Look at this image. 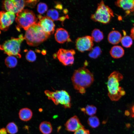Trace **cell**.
I'll list each match as a JSON object with an SVG mask.
<instances>
[{"mask_svg":"<svg viewBox=\"0 0 134 134\" xmlns=\"http://www.w3.org/2000/svg\"><path fill=\"white\" fill-rule=\"evenodd\" d=\"M26 58L28 61L33 62L36 60V56L35 52L32 50H30L27 53Z\"/></svg>","mask_w":134,"mask_h":134,"instance_id":"83f0119b","label":"cell"},{"mask_svg":"<svg viewBox=\"0 0 134 134\" xmlns=\"http://www.w3.org/2000/svg\"><path fill=\"white\" fill-rule=\"evenodd\" d=\"M121 33L116 31H113L109 34L107 39L108 42L112 44H116L121 41L122 38Z\"/></svg>","mask_w":134,"mask_h":134,"instance_id":"2e32d148","label":"cell"},{"mask_svg":"<svg viewBox=\"0 0 134 134\" xmlns=\"http://www.w3.org/2000/svg\"><path fill=\"white\" fill-rule=\"evenodd\" d=\"M130 111V117L132 118L134 117V105L131 107Z\"/></svg>","mask_w":134,"mask_h":134,"instance_id":"1f68e13d","label":"cell"},{"mask_svg":"<svg viewBox=\"0 0 134 134\" xmlns=\"http://www.w3.org/2000/svg\"><path fill=\"white\" fill-rule=\"evenodd\" d=\"M17 59L12 56H8L5 60L6 65L8 67L10 68L15 67L17 64Z\"/></svg>","mask_w":134,"mask_h":134,"instance_id":"7402d4cb","label":"cell"},{"mask_svg":"<svg viewBox=\"0 0 134 134\" xmlns=\"http://www.w3.org/2000/svg\"><path fill=\"white\" fill-rule=\"evenodd\" d=\"M110 53L112 57L118 59L123 57L124 54V51L121 46L115 45L113 46L110 51Z\"/></svg>","mask_w":134,"mask_h":134,"instance_id":"e0dca14e","label":"cell"},{"mask_svg":"<svg viewBox=\"0 0 134 134\" xmlns=\"http://www.w3.org/2000/svg\"><path fill=\"white\" fill-rule=\"evenodd\" d=\"M113 16L112 9L101 0L98 3L96 11L91 15V18L94 21L106 24L110 22Z\"/></svg>","mask_w":134,"mask_h":134,"instance_id":"52a82bcc","label":"cell"},{"mask_svg":"<svg viewBox=\"0 0 134 134\" xmlns=\"http://www.w3.org/2000/svg\"><path fill=\"white\" fill-rule=\"evenodd\" d=\"M37 17L39 21L38 24L44 31L49 35L53 34L54 31L55 25L53 21L47 16H43L39 15Z\"/></svg>","mask_w":134,"mask_h":134,"instance_id":"7c38bea8","label":"cell"},{"mask_svg":"<svg viewBox=\"0 0 134 134\" xmlns=\"http://www.w3.org/2000/svg\"><path fill=\"white\" fill-rule=\"evenodd\" d=\"M38 18L32 11L23 9L17 13L15 21L17 24V29L23 28L27 30L30 27L36 23Z\"/></svg>","mask_w":134,"mask_h":134,"instance_id":"277c9868","label":"cell"},{"mask_svg":"<svg viewBox=\"0 0 134 134\" xmlns=\"http://www.w3.org/2000/svg\"><path fill=\"white\" fill-rule=\"evenodd\" d=\"M125 115L127 116H128L130 115V111L128 110H126L125 112Z\"/></svg>","mask_w":134,"mask_h":134,"instance_id":"e575fe53","label":"cell"},{"mask_svg":"<svg viewBox=\"0 0 134 134\" xmlns=\"http://www.w3.org/2000/svg\"><path fill=\"white\" fill-rule=\"evenodd\" d=\"M39 129L40 131L43 134H50L52 131V125L49 122L44 121L40 124Z\"/></svg>","mask_w":134,"mask_h":134,"instance_id":"d6986e66","label":"cell"},{"mask_svg":"<svg viewBox=\"0 0 134 134\" xmlns=\"http://www.w3.org/2000/svg\"><path fill=\"white\" fill-rule=\"evenodd\" d=\"M121 42L122 45L126 48L130 47L133 43L132 39L131 36L127 35L123 37Z\"/></svg>","mask_w":134,"mask_h":134,"instance_id":"484cf974","label":"cell"},{"mask_svg":"<svg viewBox=\"0 0 134 134\" xmlns=\"http://www.w3.org/2000/svg\"><path fill=\"white\" fill-rule=\"evenodd\" d=\"M49 36L38 23H36L26 31L24 38L28 44L36 46L46 40Z\"/></svg>","mask_w":134,"mask_h":134,"instance_id":"3957f363","label":"cell"},{"mask_svg":"<svg viewBox=\"0 0 134 134\" xmlns=\"http://www.w3.org/2000/svg\"><path fill=\"white\" fill-rule=\"evenodd\" d=\"M116 6L130 12L134 11V0H119L115 2Z\"/></svg>","mask_w":134,"mask_h":134,"instance_id":"9a60e30c","label":"cell"},{"mask_svg":"<svg viewBox=\"0 0 134 134\" xmlns=\"http://www.w3.org/2000/svg\"><path fill=\"white\" fill-rule=\"evenodd\" d=\"M81 110L86 115L91 116H93L97 112V108L93 105H88L85 107L81 108Z\"/></svg>","mask_w":134,"mask_h":134,"instance_id":"44dd1931","label":"cell"},{"mask_svg":"<svg viewBox=\"0 0 134 134\" xmlns=\"http://www.w3.org/2000/svg\"><path fill=\"white\" fill-rule=\"evenodd\" d=\"M55 37L56 40L60 43H64L67 41H71L68 32L63 28L57 29L55 34Z\"/></svg>","mask_w":134,"mask_h":134,"instance_id":"5bb4252c","label":"cell"},{"mask_svg":"<svg viewBox=\"0 0 134 134\" xmlns=\"http://www.w3.org/2000/svg\"><path fill=\"white\" fill-rule=\"evenodd\" d=\"M46 16L49 17L53 21L59 20L61 21L59 12L54 9H51L47 12Z\"/></svg>","mask_w":134,"mask_h":134,"instance_id":"603a6c76","label":"cell"},{"mask_svg":"<svg viewBox=\"0 0 134 134\" xmlns=\"http://www.w3.org/2000/svg\"><path fill=\"white\" fill-rule=\"evenodd\" d=\"M90 51L88 55L90 58L94 59L98 58L102 52L99 46L93 47Z\"/></svg>","mask_w":134,"mask_h":134,"instance_id":"cb8c5ba5","label":"cell"},{"mask_svg":"<svg viewBox=\"0 0 134 134\" xmlns=\"http://www.w3.org/2000/svg\"><path fill=\"white\" fill-rule=\"evenodd\" d=\"M88 123L89 126L93 128H95L98 127L100 124L99 119L95 116H91L89 118Z\"/></svg>","mask_w":134,"mask_h":134,"instance_id":"d4e9b609","label":"cell"},{"mask_svg":"<svg viewBox=\"0 0 134 134\" xmlns=\"http://www.w3.org/2000/svg\"><path fill=\"white\" fill-rule=\"evenodd\" d=\"M123 78L122 74L117 71L113 72L108 77V96L112 101L118 100L125 94V92L123 88L119 86V82Z\"/></svg>","mask_w":134,"mask_h":134,"instance_id":"7a4b0ae2","label":"cell"},{"mask_svg":"<svg viewBox=\"0 0 134 134\" xmlns=\"http://www.w3.org/2000/svg\"><path fill=\"white\" fill-rule=\"evenodd\" d=\"M93 41L92 37L89 35L78 37L75 41L76 48L82 52L90 51L93 48Z\"/></svg>","mask_w":134,"mask_h":134,"instance_id":"9c48e42d","label":"cell"},{"mask_svg":"<svg viewBox=\"0 0 134 134\" xmlns=\"http://www.w3.org/2000/svg\"><path fill=\"white\" fill-rule=\"evenodd\" d=\"M131 37L132 38L134 39V27L132 29L131 32Z\"/></svg>","mask_w":134,"mask_h":134,"instance_id":"836d02e7","label":"cell"},{"mask_svg":"<svg viewBox=\"0 0 134 134\" xmlns=\"http://www.w3.org/2000/svg\"><path fill=\"white\" fill-rule=\"evenodd\" d=\"M47 9V6L45 3L40 2L37 5V11L40 14H42L44 13Z\"/></svg>","mask_w":134,"mask_h":134,"instance_id":"f1b7e54d","label":"cell"},{"mask_svg":"<svg viewBox=\"0 0 134 134\" xmlns=\"http://www.w3.org/2000/svg\"><path fill=\"white\" fill-rule=\"evenodd\" d=\"M38 1L39 0H25L26 6L31 7H33Z\"/></svg>","mask_w":134,"mask_h":134,"instance_id":"4dcf8cb0","label":"cell"},{"mask_svg":"<svg viewBox=\"0 0 134 134\" xmlns=\"http://www.w3.org/2000/svg\"><path fill=\"white\" fill-rule=\"evenodd\" d=\"M7 132L10 134H15L18 131V128L16 125L13 122L9 123L6 127Z\"/></svg>","mask_w":134,"mask_h":134,"instance_id":"4316f807","label":"cell"},{"mask_svg":"<svg viewBox=\"0 0 134 134\" xmlns=\"http://www.w3.org/2000/svg\"><path fill=\"white\" fill-rule=\"evenodd\" d=\"M3 4L7 12L14 14L22 11L26 6L25 0H5L3 2Z\"/></svg>","mask_w":134,"mask_h":134,"instance_id":"30bf717a","label":"cell"},{"mask_svg":"<svg viewBox=\"0 0 134 134\" xmlns=\"http://www.w3.org/2000/svg\"><path fill=\"white\" fill-rule=\"evenodd\" d=\"M7 131L5 128H3L0 129V134H7Z\"/></svg>","mask_w":134,"mask_h":134,"instance_id":"d6a6232c","label":"cell"},{"mask_svg":"<svg viewBox=\"0 0 134 134\" xmlns=\"http://www.w3.org/2000/svg\"><path fill=\"white\" fill-rule=\"evenodd\" d=\"M24 39L22 34H20L17 38L12 37L2 44L0 45V49L9 56L14 55L20 58V45Z\"/></svg>","mask_w":134,"mask_h":134,"instance_id":"8992f818","label":"cell"},{"mask_svg":"<svg viewBox=\"0 0 134 134\" xmlns=\"http://www.w3.org/2000/svg\"><path fill=\"white\" fill-rule=\"evenodd\" d=\"M19 115L20 119L21 120L26 121L31 119L33 116V113L30 109L24 108L20 110Z\"/></svg>","mask_w":134,"mask_h":134,"instance_id":"ac0fdd59","label":"cell"},{"mask_svg":"<svg viewBox=\"0 0 134 134\" xmlns=\"http://www.w3.org/2000/svg\"><path fill=\"white\" fill-rule=\"evenodd\" d=\"M91 36L93 41L99 42L103 39L104 36L102 31L98 29H95L92 31Z\"/></svg>","mask_w":134,"mask_h":134,"instance_id":"ffe728a7","label":"cell"},{"mask_svg":"<svg viewBox=\"0 0 134 134\" xmlns=\"http://www.w3.org/2000/svg\"><path fill=\"white\" fill-rule=\"evenodd\" d=\"M15 18L14 14L8 12L0 11V30L6 31L13 23Z\"/></svg>","mask_w":134,"mask_h":134,"instance_id":"8fae6325","label":"cell"},{"mask_svg":"<svg viewBox=\"0 0 134 134\" xmlns=\"http://www.w3.org/2000/svg\"><path fill=\"white\" fill-rule=\"evenodd\" d=\"M75 54V51L73 49L60 48L57 52L56 57L63 65L68 66L73 64Z\"/></svg>","mask_w":134,"mask_h":134,"instance_id":"ba28073f","label":"cell"},{"mask_svg":"<svg viewBox=\"0 0 134 134\" xmlns=\"http://www.w3.org/2000/svg\"><path fill=\"white\" fill-rule=\"evenodd\" d=\"M89 130L85 128L84 127L82 128L75 131L74 134H90Z\"/></svg>","mask_w":134,"mask_h":134,"instance_id":"f546056e","label":"cell"},{"mask_svg":"<svg viewBox=\"0 0 134 134\" xmlns=\"http://www.w3.org/2000/svg\"><path fill=\"white\" fill-rule=\"evenodd\" d=\"M71 80L74 89L83 94L85 93L86 89L92 84L94 78L93 73L84 66L74 71Z\"/></svg>","mask_w":134,"mask_h":134,"instance_id":"6da1fadb","label":"cell"},{"mask_svg":"<svg viewBox=\"0 0 134 134\" xmlns=\"http://www.w3.org/2000/svg\"><path fill=\"white\" fill-rule=\"evenodd\" d=\"M66 129L71 132H75L79 129L84 127L78 118L75 115L68 119L65 123Z\"/></svg>","mask_w":134,"mask_h":134,"instance_id":"4fadbf2b","label":"cell"},{"mask_svg":"<svg viewBox=\"0 0 134 134\" xmlns=\"http://www.w3.org/2000/svg\"><path fill=\"white\" fill-rule=\"evenodd\" d=\"M48 99L52 100L54 104H61L65 108H69L71 106V99L69 94L65 90L52 91L48 90L44 91Z\"/></svg>","mask_w":134,"mask_h":134,"instance_id":"5b68a950","label":"cell"}]
</instances>
